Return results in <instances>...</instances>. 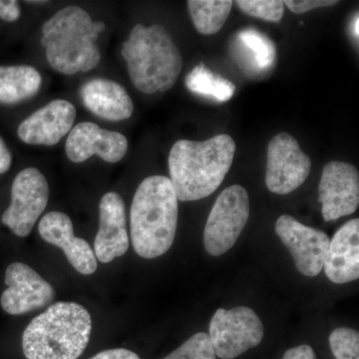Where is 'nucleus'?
I'll use <instances>...</instances> for the list:
<instances>
[{"label": "nucleus", "mask_w": 359, "mask_h": 359, "mask_svg": "<svg viewBox=\"0 0 359 359\" xmlns=\"http://www.w3.org/2000/svg\"><path fill=\"white\" fill-rule=\"evenodd\" d=\"M235 152V141L226 134L203 142L177 141L168 163L178 200L192 202L212 195L230 171Z\"/></svg>", "instance_id": "f257e3e1"}, {"label": "nucleus", "mask_w": 359, "mask_h": 359, "mask_svg": "<svg viewBox=\"0 0 359 359\" xmlns=\"http://www.w3.org/2000/svg\"><path fill=\"white\" fill-rule=\"evenodd\" d=\"M178 198L169 178L148 177L135 193L130 211L132 244L144 259L163 256L173 245L178 226Z\"/></svg>", "instance_id": "f03ea898"}, {"label": "nucleus", "mask_w": 359, "mask_h": 359, "mask_svg": "<svg viewBox=\"0 0 359 359\" xmlns=\"http://www.w3.org/2000/svg\"><path fill=\"white\" fill-rule=\"evenodd\" d=\"M91 330V316L83 306L55 302L25 328L23 354L26 359L79 358L88 346Z\"/></svg>", "instance_id": "7ed1b4c3"}, {"label": "nucleus", "mask_w": 359, "mask_h": 359, "mask_svg": "<svg viewBox=\"0 0 359 359\" xmlns=\"http://www.w3.org/2000/svg\"><path fill=\"white\" fill-rule=\"evenodd\" d=\"M121 53L132 83L145 94L171 89L183 68L181 52L161 25L135 26Z\"/></svg>", "instance_id": "20e7f679"}, {"label": "nucleus", "mask_w": 359, "mask_h": 359, "mask_svg": "<svg viewBox=\"0 0 359 359\" xmlns=\"http://www.w3.org/2000/svg\"><path fill=\"white\" fill-rule=\"evenodd\" d=\"M93 20L81 7L70 6L57 11L42 26V47L54 70L66 75L89 72L100 63Z\"/></svg>", "instance_id": "39448f33"}, {"label": "nucleus", "mask_w": 359, "mask_h": 359, "mask_svg": "<svg viewBox=\"0 0 359 359\" xmlns=\"http://www.w3.org/2000/svg\"><path fill=\"white\" fill-rule=\"evenodd\" d=\"M249 194L244 187L233 185L219 196L204 231V245L208 254L219 257L237 243L250 218Z\"/></svg>", "instance_id": "423d86ee"}, {"label": "nucleus", "mask_w": 359, "mask_h": 359, "mask_svg": "<svg viewBox=\"0 0 359 359\" xmlns=\"http://www.w3.org/2000/svg\"><path fill=\"white\" fill-rule=\"evenodd\" d=\"M264 330L259 316L252 309L238 306L219 309L210 325V339L216 356L233 359L254 348L263 340Z\"/></svg>", "instance_id": "0eeeda50"}, {"label": "nucleus", "mask_w": 359, "mask_h": 359, "mask_svg": "<svg viewBox=\"0 0 359 359\" xmlns=\"http://www.w3.org/2000/svg\"><path fill=\"white\" fill-rule=\"evenodd\" d=\"M48 200L49 186L44 175L36 168H26L14 179L11 203L2 215V224L18 237H27Z\"/></svg>", "instance_id": "6e6552de"}, {"label": "nucleus", "mask_w": 359, "mask_h": 359, "mask_svg": "<svg viewBox=\"0 0 359 359\" xmlns=\"http://www.w3.org/2000/svg\"><path fill=\"white\" fill-rule=\"evenodd\" d=\"M311 162L292 135L282 132L269 142L266 185L278 195L299 188L311 173Z\"/></svg>", "instance_id": "1a4fd4ad"}, {"label": "nucleus", "mask_w": 359, "mask_h": 359, "mask_svg": "<svg viewBox=\"0 0 359 359\" xmlns=\"http://www.w3.org/2000/svg\"><path fill=\"white\" fill-rule=\"evenodd\" d=\"M276 233L289 249L299 273L313 278L323 271L330 242L325 231L299 223L290 215H283L276 221Z\"/></svg>", "instance_id": "9d476101"}, {"label": "nucleus", "mask_w": 359, "mask_h": 359, "mask_svg": "<svg viewBox=\"0 0 359 359\" xmlns=\"http://www.w3.org/2000/svg\"><path fill=\"white\" fill-rule=\"evenodd\" d=\"M7 289L2 292L0 304L11 316H20L50 306L55 290L39 273L23 263H13L6 271Z\"/></svg>", "instance_id": "9b49d317"}, {"label": "nucleus", "mask_w": 359, "mask_h": 359, "mask_svg": "<svg viewBox=\"0 0 359 359\" xmlns=\"http://www.w3.org/2000/svg\"><path fill=\"white\" fill-rule=\"evenodd\" d=\"M318 195L325 222L353 215L359 205L358 169L348 163H328L321 174Z\"/></svg>", "instance_id": "f8f14e48"}, {"label": "nucleus", "mask_w": 359, "mask_h": 359, "mask_svg": "<svg viewBox=\"0 0 359 359\" xmlns=\"http://www.w3.org/2000/svg\"><path fill=\"white\" fill-rule=\"evenodd\" d=\"M128 151V140L119 132L102 129L95 123L82 122L68 134L65 152L71 162L83 163L97 155L105 162H119Z\"/></svg>", "instance_id": "ddd939ff"}, {"label": "nucleus", "mask_w": 359, "mask_h": 359, "mask_svg": "<svg viewBox=\"0 0 359 359\" xmlns=\"http://www.w3.org/2000/svg\"><path fill=\"white\" fill-rule=\"evenodd\" d=\"M76 109L69 101L56 99L21 123L18 135L28 145L54 146L69 134Z\"/></svg>", "instance_id": "4468645a"}, {"label": "nucleus", "mask_w": 359, "mask_h": 359, "mask_svg": "<svg viewBox=\"0 0 359 359\" xmlns=\"http://www.w3.org/2000/svg\"><path fill=\"white\" fill-rule=\"evenodd\" d=\"M128 249L124 201L119 194H105L99 204V230L94 241V254L101 263L108 264L124 256Z\"/></svg>", "instance_id": "2eb2a0df"}, {"label": "nucleus", "mask_w": 359, "mask_h": 359, "mask_svg": "<svg viewBox=\"0 0 359 359\" xmlns=\"http://www.w3.org/2000/svg\"><path fill=\"white\" fill-rule=\"evenodd\" d=\"M72 221L61 212H50L40 219V237L63 250L68 262L78 273L93 275L97 269L94 250L84 238L75 237Z\"/></svg>", "instance_id": "dca6fc26"}, {"label": "nucleus", "mask_w": 359, "mask_h": 359, "mask_svg": "<svg viewBox=\"0 0 359 359\" xmlns=\"http://www.w3.org/2000/svg\"><path fill=\"white\" fill-rule=\"evenodd\" d=\"M328 280L337 285L359 278V219L344 224L330 242L325 264Z\"/></svg>", "instance_id": "f3484780"}, {"label": "nucleus", "mask_w": 359, "mask_h": 359, "mask_svg": "<svg viewBox=\"0 0 359 359\" xmlns=\"http://www.w3.org/2000/svg\"><path fill=\"white\" fill-rule=\"evenodd\" d=\"M82 103L97 117L108 121L129 119L134 112V104L121 84L105 78H95L80 89Z\"/></svg>", "instance_id": "a211bd4d"}, {"label": "nucleus", "mask_w": 359, "mask_h": 359, "mask_svg": "<svg viewBox=\"0 0 359 359\" xmlns=\"http://www.w3.org/2000/svg\"><path fill=\"white\" fill-rule=\"evenodd\" d=\"M42 77L29 65L0 66V103L13 105L39 93Z\"/></svg>", "instance_id": "6ab92c4d"}, {"label": "nucleus", "mask_w": 359, "mask_h": 359, "mask_svg": "<svg viewBox=\"0 0 359 359\" xmlns=\"http://www.w3.org/2000/svg\"><path fill=\"white\" fill-rule=\"evenodd\" d=\"M238 44L245 60L255 72H264L275 65L276 50L275 44L269 37L256 29L242 30L238 34Z\"/></svg>", "instance_id": "aec40b11"}, {"label": "nucleus", "mask_w": 359, "mask_h": 359, "mask_svg": "<svg viewBox=\"0 0 359 359\" xmlns=\"http://www.w3.org/2000/svg\"><path fill=\"white\" fill-rule=\"evenodd\" d=\"M189 11L196 29L204 35L216 34L223 27L233 7L231 0H189Z\"/></svg>", "instance_id": "412c9836"}, {"label": "nucleus", "mask_w": 359, "mask_h": 359, "mask_svg": "<svg viewBox=\"0 0 359 359\" xmlns=\"http://www.w3.org/2000/svg\"><path fill=\"white\" fill-rule=\"evenodd\" d=\"M187 88L199 95L212 97L219 102L230 100L236 91L230 80L214 74L204 63L196 66L186 77Z\"/></svg>", "instance_id": "4be33fe9"}, {"label": "nucleus", "mask_w": 359, "mask_h": 359, "mask_svg": "<svg viewBox=\"0 0 359 359\" xmlns=\"http://www.w3.org/2000/svg\"><path fill=\"white\" fill-rule=\"evenodd\" d=\"M163 359H216V354L209 334L198 332Z\"/></svg>", "instance_id": "5701e85b"}, {"label": "nucleus", "mask_w": 359, "mask_h": 359, "mask_svg": "<svg viewBox=\"0 0 359 359\" xmlns=\"http://www.w3.org/2000/svg\"><path fill=\"white\" fill-rule=\"evenodd\" d=\"M330 344L337 359H359V334L348 327H339L330 335Z\"/></svg>", "instance_id": "b1692460"}, {"label": "nucleus", "mask_w": 359, "mask_h": 359, "mask_svg": "<svg viewBox=\"0 0 359 359\" xmlns=\"http://www.w3.org/2000/svg\"><path fill=\"white\" fill-rule=\"evenodd\" d=\"M236 4L245 13L271 22H280L285 13V4L280 0H238Z\"/></svg>", "instance_id": "393cba45"}, {"label": "nucleus", "mask_w": 359, "mask_h": 359, "mask_svg": "<svg viewBox=\"0 0 359 359\" xmlns=\"http://www.w3.org/2000/svg\"><path fill=\"white\" fill-rule=\"evenodd\" d=\"M294 13H304L320 7L334 6L339 4L337 0H287L283 1Z\"/></svg>", "instance_id": "a878e982"}, {"label": "nucleus", "mask_w": 359, "mask_h": 359, "mask_svg": "<svg viewBox=\"0 0 359 359\" xmlns=\"http://www.w3.org/2000/svg\"><path fill=\"white\" fill-rule=\"evenodd\" d=\"M20 6L15 0H0V18L6 22L20 20Z\"/></svg>", "instance_id": "bb28decb"}, {"label": "nucleus", "mask_w": 359, "mask_h": 359, "mask_svg": "<svg viewBox=\"0 0 359 359\" xmlns=\"http://www.w3.org/2000/svg\"><path fill=\"white\" fill-rule=\"evenodd\" d=\"M90 359H141L138 354L125 348L108 349L101 351Z\"/></svg>", "instance_id": "cd10ccee"}, {"label": "nucleus", "mask_w": 359, "mask_h": 359, "mask_svg": "<svg viewBox=\"0 0 359 359\" xmlns=\"http://www.w3.org/2000/svg\"><path fill=\"white\" fill-rule=\"evenodd\" d=\"M283 359H316V355L313 347L304 344L289 349L283 354Z\"/></svg>", "instance_id": "c85d7f7f"}, {"label": "nucleus", "mask_w": 359, "mask_h": 359, "mask_svg": "<svg viewBox=\"0 0 359 359\" xmlns=\"http://www.w3.org/2000/svg\"><path fill=\"white\" fill-rule=\"evenodd\" d=\"M13 164V156L6 142L0 137V175L6 174Z\"/></svg>", "instance_id": "c756f323"}, {"label": "nucleus", "mask_w": 359, "mask_h": 359, "mask_svg": "<svg viewBox=\"0 0 359 359\" xmlns=\"http://www.w3.org/2000/svg\"><path fill=\"white\" fill-rule=\"evenodd\" d=\"M93 29L96 33L103 32L106 29V25L103 21L96 20L93 21Z\"/></svg>", "instance_id": "7c9ffc66"}, {"label": "nucleus", "mask_w": 359, "mask_h": 359, "mask_svg": "<svg viewBox=\"0 0 359 359\" xmlns=\"http://www.w3.org/2000/svg\"><path fill=\"white\" fill-rule=\"evenodd\" d=\"M358 14H356V18H354L353 23V32L354 37H356V39H358Z\"/></svg>", "instance_id": "2f4dec72"}, {"label": "nucleus", "mask_w": 359, "mask_h": 359, "mask_svg": "<svg viewBox=\"0 0 359 359\" xmlns=\"http://www.w3.org/2000/svg\"><path fill=\"white\" fill-rule=\"evenodd\" d=\"M27 2V4H48V1H41V0H40V1H26Z\"/></svg>", "instance_id": "473e14b6"}]
</instances>
